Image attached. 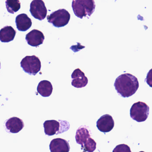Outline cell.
Segmentation results:
<instances>
[{"label": "cell", "instance_id": "2", "mask_svg": "<svg viewBox=\"0 0 152 152\" xmlns=\"http://www.w3.org/2000/svg\"><path fill=\"white\" fill-rule=\"evenodd\" d=\"M72 8L75 15L82 19L90 17L95 11L96 5L94 0H73Z\"/></svg>", "mask_w": 152, "mask_h": 152}, {"label": "cell", "instance_id": "3", "mask_svg": "<svg viewBox=\"0 0 152 152\" xmlns=\"http://www.w3.org/2000/svg\"><path fill=\"white\" fill-rule=\"evenodd\" d=\"M149 107L144 102L138 101L134 103L131 107V117L138 122L145 121L149 115Z\"/></svg>", "mask_w": 152, "mask_h": 152}, {"label": "cell", "instance_id": "14", "mask_svg": "<svg viewBox=\"0 0 152 152\" xmlns=\"http://www.w3.org/2000/svg\"><path fill=\"white\" fill-rule=\"evenodd\" d=\"M16 31L11 26H6L0 31V40L2 42H9L14 40Z\"/></svg>", "mask_w": 152, "mask_h": 152}, {"label": "cell", "instance_id": "8", "mask_svg": "<svg viewBox=\"0 0 152 152\" xmlns=\"http://www.w3.org/2000/svg\"><path fill=\"white\" fill-rule=\"evenodd\" d=\"M44 39L45 37L43 33L36 29L31 31L26 36L27 43L33 47H37L42 44Z\"/></svg>", "mask_w": 152, "mask_h": 152}, {"label": "cell", "instance_id": "16", "mask_svg": "<svg viewBox=\"0 0 152 152\" xmlns=\"http://www.w3.org/2000/svg\"><path fill=\"white\" fill-rule=\"evenodd\" d=\"M89 137H90V134L86 128L81 127L77 129L75 135V139L77 144L83 145L87 142Z\"/></svg>", "mask_w": 152, "mask_h": 152}, {"label": "cell", "instance_id": "6", "mask_svg": "<svg viewBox=\"0 0 152 152\" xmlns=\"http://www.w3.org/2000/svg\"><path fill=\"white\" fill-rule=\"evenodd\" d=\"M30 12L32 16L40 21L47 17L48 10L42 0H33L30 5Z\"/></svg>", "mask_w": 152, "mask_h": 152}, {"label": "cell", "instance_id": "15", "mask_svg": "<svg viewBox=\"0 0 152 152\" xmlns=\"http://www.w3.org/2000/svg\"><path fill=\"white\" fill-rule=\"evenodd\" d=\"M53 89V86L51 83L46 80L40 82L37 87L38 93L45 97L50 96L52 94Z\"/></svg>", "mask_w": 152, "mask_h": 152}, {"label": "cell", "instance_id": "9", "mask_svg": "<svg viewBox=\"0 0 152 152\" xmlns=\"http://www.w3.org/2000/svg\"><path fill=\"white\" fill-rule=\"evenodd\" d=\"M72 86L77 88H84L88 84V78L79 68L75 69L72 74Z\"/></svg>", "mask_w": 152, "mask_h": 152}, {"label": "cell", "instance_id": "10", "mask_svg": "<svg viewBox=\"0 0 152 152\" xmlns=\"http://www.w3.org/2000/svg\"><path fill=\"white\" fill-rule=\"evenodd\" d=\"M49 147L51 152H69L70 149L68 141L60 138L52 140Z\"/></svg>", "mask_w": 152, "mask_h": 152}, {"label": "cell", "instance_id": "1", "mask_svg": "<svg viewBox=\"0 0 152 152\" xmlns=\"http://www.w3.org/2000/svg\"><path fill=\"white\" fill-rule=\"evenodd\" d=\"M115 89L123 97H129L137 91L139 83L137 77L129 73L123 74L115 82Z\"/></svg>", "mask_w": 152, "mask_h": 152}, {"label": "cell", "instance_id": "13", "mask_svg": "<svg viewBox=\"0 0 152 152\" xmlns=\"http://www.w3.org/2000/svg\"><path fill=\"white\" fill-rule=\"evenodd\" d=\"M44 132L48 136H51L58 134L60 129V124L59 122L56 120H48L43 124Z\"/></svg>", "mask_w": 152, "mask_h": 152}, {"label": "cell", "instance_id": "4", "mask_svg": "<svg viewBox=\"0 0 152 152\" xmlns=\"http://www.w3.org/2000/svg\"><path fill=\"white\" fill-rule=\"evenodd\" d=\"M71 18L70 13L65 9H59L47 16L48 22L57 28L64 27L68 24Z\"/></svg>", "mask_w": 152, "mask_h": 152}, {"label": "cell", "instance_id": "12", "mask_svg": "<svg viewBox=\"0 0 152 152\" xmlns=\"http://www.w3.org/2000/svg\"><path fill=\"white\" fill-rule=\"evenodd\" d=\"M15 23L17 28L20 31H26L32 25L31 18L25 14L18 15L16 18Z\"/></svg>", "mask_w": 152, "mask_h": 152}, {"label": "cell", "instance_id": "19", "mask_svg": "<svg viewBox=\"0 0 152 152\" xmlns=\"http://www.w3.org/2000/svg\"><path fill=\"white\" fill-rule=\"evenodd\" d=\"M145 80L149 87L152 88V68L148 73L146 78Z\"/></svg>", "mask_w": 152, "mask_h": 152}, {"label": "cell", "instance_id": "7", "mask_svg": "<svg viewBox=\"0 0 152 152\" xmlns=\"http://www.w3.org/2000/svg\"><path fill=\"white\" fill-rule=\"evenodd\" d=\"M114 124L113 117L108 114L102 115L96 122V126L99 130L104 133L112 131L114 127Z\"/></svg>", "mask_w": 152, "mask_h": 152}, {"label": "cell", "instance_id": "17", "mask_svg": "<svg viewBox=\"0 0 152 152\" xmlns=\"http://www.w3.org/2000/svg\"><path fill=\"white\" fill-rule=\"evenodd\" d=\"M6 5L8 12L11 14L16 13L21 8L19 0H7Z\"/></svg>", "mask_w": 152, "mask_h": 152}, {"label": "cell", "instance_id": "11", "mask_svg": "<svg viewBox=\"0 0 152 152\" xmlns=\"http://www.w3.org/2000/svg\"><path fill=\"white\" fill-rule=\"evenodd\" d=\"M6 127L10 132L12 133L19 132L24 127V124L22 119L17 117H13L7 120Z\"/></svg>", "mask_w": 152, "mask_h": 152}, {"label": "cell", "instance_id": "18", "mask_svg": "<svg viewBox=\"0 0 152 152\" xmlns=\"http://www.w3.org/2000/svg\"><path fill=\"white\" fill-rule=\"evenodd\" d=\"M96 141L93 139L89 137L87 142L81 146V148L83 152H92L96 150Z\"/></svg>", "mask_w": 152, "mask_h": 152}, {"label": "cell", "instance_id": "5", "mask_svg": "<svg viewBox=\"0 0 152 152\" xmlns=\"http://www.w3.org/2000/svg\"><path fill=\"white\" fill-rule=\"evenodd\" d=\"M20 64L24 71L30 75H36L41 68V62L35 56H26L22 59Z\"/></svg>", "mask_w": 152, "mask_h": 152}]
</instances>
